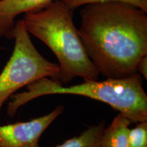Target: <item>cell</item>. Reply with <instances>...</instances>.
<instances>
[{
    "label": "cell",
    "instance_id": "6da1fadb",
    "mask_svg": "<svg viewBox=\"0 0 147 147\" xmlns=\"http://www.w3.org/2000/svg\"><path fill=\"white\" fill-rule=\"evenodd\" d=\"M147 12L121 2L84 5L79 34L88 56L106 78L137 73L147 55Z\"/></svg>",
    "mask_w": 147,
    "mask_h": 147
},
{
    "label": "cell",
    "instance_id": "7a4b0ae2",
    "mask_svg": "<svg viewBox=\"0 0 147 147\" xmlns=\"http://www.w3.org/2000/svg\"><path fill=\"white\" fill-rule=\"evenodd\" d=\"M26 89L25 91L11 97L7 106L9 117H14L21 107L40 97L74 95L106 104L132 123L147 121V95L138 73L125 78H106L102 81L84 80L82 83L70 86H65L50 78H43L27 85Z\"/></svg>",
    "mask_w": 147,
    "mask_h": 147
},
{
    "label": "cell",
    "instance_id": "3957f363",
    "mask_svg": "<svg viewBox=\"0 0 147 147\" xmlns=\"http://www.w3.org/2000/svg\"><path fill=\"white\" fill-rule=\"evenodd\" d=\"M74 11L61 0H54L43 10L25 14L23 18L29 34L44 42L57 59L59 82L63 84L76 77L97 80L100 75L74 23Z\"/></svg>",
    "mask_w": 147,
    "mask_h": 147
},
{
    "label": "cell",
    "instance_id": "277c9868",
    "mask_svg": "<svg viewBox=\"0 0 147 147\" xmlns=\"http://www.w3.org/2000/svg\"><path fill=\"white\" fill-rule=\"evenodd\" d=\"M14 49L0 73V113L4 104L18 90L43 78L59 81L58 64L47 60L37 50L23 19L16 21Z\"/></svg>",
    "mask_w": 147,
    "mask_h": 147
},
{
    "label": "cell",
    "instance_id": "5b68a950",
    "mask_svg": "<svg viewBox=\"0 0 147 147\" xmlns=\"http://www.w3.org/2000/svg\"><path fill=\"white\" fill-rule=\"evenodd\" d=\"M63 112V106H58L38 118L0 125V147H40L42 135Z\"/></svg>",
    "mask_w": 147,
    "mask_h": 147
},
{
    "label": "cell",
    "instance_id": "8992f818",
    "mask_svg": "<svg viewBox=\"0 0 147 147\" xmlns=\"http://www.w3.org/2000/svg\"><path fill=\"white\" fill-rule=\"evenodd\" d=\"M54 0H0V37L13 39L16 18L43 10Z\"/></svg>",
    "mask_w": 147,
    "mask_h": 147
},
{
    "label": "cell",
    "instance_id": "52a82bcc",
    "mask_svg": "<svg viewBox=\"0 0 147 147\" xmlns=\"http://www.w3.org/2000/svg\"><path fill=\"white\" fill-rule=\"evenodd\" d=\"M131 123L127 117L119 113L110 125L104 128L101 139L102 147H130L129 131Z\"/></svg>",
    "mask_w": 147,
    "mask_h": 147
},
{
    "label": "cell",
    "instance_id": "ba28073f",
    "mask_svg": "<svg viewBox=\"0 0 147 147\" xmlns=\"http://www.w3.org/2000/svg\"><path fill=\"white\" fill-rule=\"evenodd\" d=\"M104 128V122L90 126L78 136L67 140L55 147H102L101 139Z\"/></svg>",
    "mask_w": 147,
    "mask_h": 147
},
{
    "label": "cell",
    "instance_id": "9c48e42d",
    "mask_svg": "<svg viewBox=\"0 0 147 147\" xmlns=\"http://www.w3.org/2000/svg\"><path fill=\"white\" fill-rule=\"evenodd\" d=\"M71 10L89 3L104 2H121L131 5L147 12V0H61Z\"/></svg>",
    "mask_w": 147,
    "mask_h": 147
},
{
    "label": "cell",
    "instance_id": "30bf717a",
    "mask_svg": "<svg viewBox=\"0 0 147 147\" xmlns=\"http://www.w3.org/2000/svg\"><path fill=\"white\" fill-rule=\"evenodd\" d=\"M133 129H129V142L130 147H147V121L137 123Z\"/></svg>",
    "mask_w": 147,
    "mask_h": 147
},
{
    "label": "cell",
    "instance_id": "8fae6325",
    "mask_svg": "<svg viewBox=\"0 0 147 147\" xmlns=\"http://www.w3.org/2000/svg\"><path fill=\"white\" fill-rule=\"evenodd\" d=\"M137 73L140 74L141 76H142L144 78L147 79V55L141 58V59L139 61L136 67Z\"/></svg>",
    "mask_w": 147,
    "mask_h": 147
}]
</instances>
